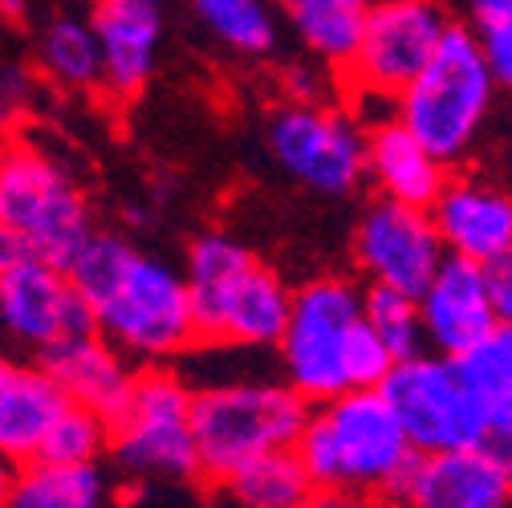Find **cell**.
Wrapping results in <instances>:
<instances>
[{
    "label": "cell",
    "instance_id": "1",
    "mask_svg": "<svg viewBox=\"0 0 512 508\" xmlns=\"http://www.w3.org/2000/svg\"><path fill=\"white\" fill-rule=\"evenodd\" d=\"M94 326L131 362H171L200 342L187 277L122 236L94 232L70 265Z\"/></svg>",
    "mask_w": 512,
    "mask_h": 508
},
{
    "label": "cell",
    "instance_id": "2",
    "mask_svg": "<svg viewBox=\"0 0 512 508\" xmlns=\"http://www.w3.org/2000/svg\"><path fill=\"white\" fill-rule=\"evenodd\" d=\"M322 500H403L407 476L419 460L407 427L378 387H354L313 403L297 439Z\"/></svg>",
    "mask_w": 512,
    "mask_h": 508
},
{
    "label": "cell",
    "instance_id": "3",
    "mask_svg": "<svg viewBox=\"0 0 512 508\" xmlns=\"http://www.w3.org/2000/svg\"><path fill=\"white\" fill-rule=\"evenodd\" d=\"M187 289L200 346H277L293 289L232 236H200L187 252Z\"/></svg>",
    "mask_w": 512,
    "mask_h": 508
},
{
    "label": "cell",
    "instance_id": "4",
    "mask_svg": "<svg viewBox=\"0 0 512 508\" xmlns=\"http://www.w3.org/2000/svg\"><path fill=\"white\" fill-rule=\"evenodd\" d=\"M313 403L273 378H236L196 391L191 423H196L200 476L224 484L232 472L256 456L297 448Z\"/></svg>",
    "mask_w": 512,
    "mask_h": 508
},
{
    "label": "cell",
    "instance_id": "5",
    "mask_svg": "<svg viewBox=\"0 0 512 508\" xmlns=\"http://www.w3.org/2000/svg\"><path fill=\"white\" fill-rule=\"evenodd\" d=\"M500 82L472 25H452L427 70L399 94V118L443 159L460 163L484 131Z\"/></svg>",
    "mask_w": 512,
    "mask_h": 508
},
{
    "label": "cell",
    "instance_id": "6",
    "mask_svg": "<svg viewBox=\"0 0 512 508\" xmlns=\"http://www.w3.org/2000/svg\"><path fill=\"white\" fill-rule=\"evenodd\" d=\"M191 407L196 391L163 362L135 370L131 395L110 415L114 464L139 480H196L200 448Z\"/></svg>",
    "mask_w": 512,
    "mask_h": 508
},
{
    "label": "cell",
    "instance_id": "7",
    "mask_svg": "<svg viewBox=\"0 0 512 508\" xmlns=\"http://www.w3.org/2000/svg\"><path fill=\"white\" fill-rule=\"evenodd\" d=\"M0 224L17 228L37 248V257L61 269H70L94 236L82 187L33 143L0 147Z\"/></svg>",
    "mask_w": 512,
    "mask_h": 508
},
{
    "label": "cell",
    "instance_id": "8",
    "mask_svg": "<svg viewBox=\"0 0 512 508\" xmlns=\"http://www.w3.org/2000/svg\"><path fill=\"white\" fill-rule=\"evenodd\" d=\"M366 317V293L346 277H317L293 293L281 334V374L309 403H326L346 383V350Z\"/></svg>",
    "mask_w": 512,
    "mask_h": 508
},
{
    "label": "cell",
    "instance_id": "9",
    "mask_svg": "<svg viewBox=\"0 0 512 508\" xmlns=\"http://www.w3.org/2000/svg\"><path fill=\"white\" fill-rule=\"evenodd\" d=\"M273 163L317 196H350L366 179V126L354 110L289 98L269 114Z\"/></svg>",
    "mask_w": 512,
    "mask_h": 508
},
{
    "label": "cell",
    "instance_id": "10",
    "mask_svg": "<svg viewBox=\"0 0 512 508\" xmlns=\"http://www.w3.org/2000/svg\"><path fill=\"white\" fill-rule=\"evenodd\" d=\"M378 391L395 407L419 456L447 452V448H472L488 427L456 358L435 354V350L399 358Z\"/></svg>",
    "mask_w": 512,
    "mask_h": 508
},
{
    "label": "cell",
    "instance_id": "11",
    "mask_svg": "<svg viewBox=\"0 0 512 508\" xmlns=\"http://www.w3.org/2000/svg\"><path fill=\"white\" fill-rule=\"evenodd\" d=\"M447 13L439 0H370L358 53L338 74L342 90H374L399 98L443 45Z\"/></svg>",
    "mask_w": 512,
    "mask_h": 508
},
{
    "label": "cell",
    "instance_id": "12",
    "mask_svg": "<svg viewBox=\"0 0 512 508\" xmlns=\"http://www.w3.org/2000/svg\"><path fill=\"white\" fill-rule=\"evenodd\" d=\"M443 261L447 244L431 208L378 196L354 228V265L370 285H391L419 297Z\"/></svg>",
    "mask_w": 512,
    "mask_h": 508
},
{
    "label": "cell",
    "instance_id": "13",
    "mask_svg": "<svg viewBox=\"0 0 512 508\" xmlns=\"http://www.w3.org/2000/svg\"><path fill=\"white\" fill-rule=\"evenodd\" d=\"M0 322L17 342L37 350L98 330L70 269H61L45 257H33L0 277Z\"/></svg>",
    "mask_w": 512,
    "mask_h": 508
},
{
    "label": "cell",
    "instance_id": "14",
    "mask_svg": "<svg viewBox=\"0 0 512 508\" xmlns=\"http://www.w3.org/2000/svg\"><path fill=\"white\" fill-rule=\"evenodd\" d=\"M419 309H423L427 350L447 358H460L500 326V313L488 289V269L468 257H452V252L431 277V285L419 293Z\"/></svg>",
    "mask_w": 512,
    "mask_h": 508
},
{
    "label": "cell",
    "instance_id": "15",
    "mask_svg": "<svg viewBox=\"0 0 512 508\" xmlns=\"http://www.w3.org/2000/svg\"><path fill=\"white\" fill-rule=\"evenodd\" d=\"M452 257L492 265L512 252V192L492 179L456 175L431 208Z\"/></svg>",
    "mask_w": 512,
    "mask_h": 508
},
{
    "label": "cell",
    "instance_id": "16",
    "mask_svg": "<svg viewBox=\"0 0 512 508\" xmlns=\"http://www.w3.org/2000/svg\"><path fill=\"white\" fill-rule=\"evenodd\" d=\"M90 25L102 45V86L118 98H135L159 61L163 5L159 0H94Z\"/></svg>",
    "mask_w": 512,
    "mask_h": 508
},
{
    "label": "cell",
    "instance_id": "17",
    "mask_svg": "<svg viewBox=\"0 0 512 508\" xmlns=\"http://www.w3.org/2000/svg\"><path fill=\"white\" fill-rule=\"evenodd\" d=\"M403 500L419 508H504L512 504V476L476 443L427 452L415 460Z\"/></svg>",
    "mask_w": 512,
    "mask_h": 508
},
{
    "label": "cell",
    "instance_id": "18",
    "mask_svg": "<svg viewBox=\"0 0 512 508\" xmlns=\"http://www.w3.org/2000/svg\"><path fill=\"white\" fill-rule=\"evenodd\" d=\"M447 167L452 163H443L399 114L366 126V179H374L378 196L435 208L447 179H452Z\"/></svg>",
    "mask_w": 512,
    "mask_h": 508
},
{
    "label": "cell",
    "instance_id": "19",
    "mask_svg": "<svg viewBox=\"0 0 512 508\" xmlns=\"http://www.w3.org/2000/svg\"><path fill=\"white\" fill-rule=\"evenodd\" d=\"M41 366L57 378L61 391H66L74 403L94 407L106 419L122 407V399L131 395V383H135L131 358H126L110 338H102L98 330L45 346Z\"/></svg>",
    "mask_w": 512,
    "mask_h": 508
},
{
    "label": "cell",
    "instance_id": "20",
    "mask_svg": "<svg viewBox=\"0 0 512 508\" xmlns=\"http://www.w3.org/2000/svg\"><path fill=\"white\" fill-rule=\"evenodd\" d=\"M70 407V395L45 366L0 362V452L13 464L41 456V443L57 415Z\"/></svg>",
    "mask_w": 512,
    "mask_h": 508
},
{
    "label": "cell",
    "instance_id": "21",
    "mask_svg": "<svg viewBox=\"0 0 512 508\" xmlns=\"http://www.w3.org/2000/svg\"><path fill=\"white\" fill-rule=\"evenodd\" d=\"M289 21L301 45L342 74L350 66V57L358 53L362 29H366V0H289Z\"/></svg>",
    "mask_w": 512,
    "mask_h": 508
},
{
    "label": "cell",
    "instance_id": "22",
    "mask_svg": "<svg viewBox=\"0 0 512 508\" xmlns=\"http://www.w3.org/2000/svg\"><path fill=\"white\" fill-rule=\"evenodd\" d=\"M220 488L244 508H305L313 500H322L309 468L297 456V448L256 456L252 464L232 472Z\"/></svg>",
    "mask_w": 512,
    "mask_h": 508
},
{
    "label": "cell",
    "instance_id": "23",
    "mask_svg": "<svg viewBox=\"0 0 512 508\" xmlns=\"http://www.w3.org/2000/svg\"><path fill=\"white\" fill-rule=\"evenodd\" d=\"M110 496L98 464L29 460L17 472V508H98Z\"/></svg>",
    "mask_w": 512,
    "mask_h": 508
},
{
    "label": "cell",
    "instance_id": "24",
    "mask_svg": "<svg viewBox=\"0 0 512 508\" xmlns=\"http://www.w3.org/2000/svg\"><path fill=\"white\" fill-rule=\"evenodd\" d=\"M37 70L57 86V90H94L102 86V45L90 21L57 17L37 45Z\"/></svg>",
    "mask_w": 512,
    "mask_h": 508
},
{
    "label": "cell",
    "instance_id": "25",
    "mask_svg": "<svg viewBox=\"0 0 512 508\" xmlns=\"http://www.w3.org/2000/svg\"><path fill=\"white\" fill-rule=\"evenodd\" d=\"M200 25L244 57H265L277 49V13L273 0H191Z\"/></svg>",
    "mask_w": 512,
    "mask_h": 508
},
{
    "label": "cell",
    "instance_id": "26",
    "mask_svg": "<svg viewBox=\"0 0 512 508\" xmlns=\"http://www.w3.org/2000/svg\"><path fill=\"white\" fill-rule=\"evenodd\" d=\"M456 366L488 423L512 415V322H500L488 338L464 350Z\"/></svg>",
    "mask_w": 512,
    "mask_h": 508
},
{
    "label": "cell",
    "instance_id": "27",
    "mask_svg": "<svg viewBox=\"0 0 512 508\" xmlns=\"http://www.w3.org/2000/svg\"><path fill=\"white\" fill-rule=\"evenodd\" d=\"M366 322L378 330V338L391 346L395 358H411L427 350V330H423V309L415 293L391 289V285H370L366 289Z\"/></svg>",
    "mask_w": 512,
    "mask_h": 508
},
{
    "label": "cell",
    "instance_id": "28",
    "mask_svg": "<svg viewBox=\"0 0 512 508\" xmlns=\"http://www.w3.org/2000/svg\"><path fill=\"white\" fill-rule=\"evenodd\" d=\"M110 448V419L94 407H82L70 399V407L49 427L37 460H61V464H94Z\"/></svg>",
    "mask_w": 512,
    "mask_h": 508
},
{
    "label": "cell",
    "instance_id": "29",
    "mask_svg": "<svg viewBox=\"0 0 512 508\" xmlns=\"http://www.w3.org/2000/svg\"><path fill=\"white\" fill-rule=\"evenodd\" d=\"M395 362H399V358L391 354V346L382 342L378 330L362 317V326L354 330L350 350H346V383H350V391H354V387H382Z\"/></svg>",
    "mask_w": 512,
    "mask_h": 508
},
{
    "label": "cell",
    "instance_id": "30",
    "mask_svg": "<svg viewBox=\"0 0 512 508\" xmlns=\"http://www.w3.org/2000/svg\"><path fill=\"white\" fill-rule=\"evenodd\" d=\"M480 33V45H484V57L500 82V90H512V21H500V25H488V29H476Z\"/></svg>",
    "mask_w": 512,
    "mask_h": 508
},
{
    "label": "cell",
    "instance_id": "31",
    "mask_svg": "<svg viewBox=\"0 0 512 508\" xmlns=\"http://www.w3.org/2000/svg\"><path fill=\"white\" fill-rule=\"evenodd\" d=\"M476 448H484L508 476H512V415H504V419H492L488 427H484V435H480V443Z\"/></svg>",
    "mask_w": 512,
    "mask_h": 508
},
{
    "label": "cell",
    "instance_id": "32",
    "mask_svg": "<svg viewBox=\"0 0 512 508\" xmlns=\"http://www.w3.org/2000/svg\"><path fill=\"white\" fill-rule=\"evenodd\" d=\"M484 269H488V289H492V305L500 313V322H512V252Z\"/></svg>",
    "mask_w": 512,
    "mask_h": 508
},
{
    "label": "cell",
    "instance_id": "33",
    "mask_svg": "<svg viewBox=\"0 0 512 508\" xmlns=\"http://www.w3.org/2000/svg\"><path fill=\"white\" fill-rule=\"evenodd\" d=\"M33 257H37V248H33L17 228L0 224V277L13 273V269L25 265V261H33Z\"/></svg>",
    "mask_w": 512,
    "mask_h": 508
},
{
    "label": "cell",
    "instance_id": "34",
    "mask_svg": "<svg viewBox=\"0 0 512 508\" xmlns=\"http://www.w3.org/2000/svg\"><path fill=\"white\" fill-rule=\"evenodd\" d=\"M29 106V82H25V74H0V126L5 122H13L21 110Z\"/></svg>",
    "mask_w": 512,
    "mask_h": 508
},
{
    "label": "cell",
    "instance_id": "35",
    "mask_svg": "<svg viewBox=\"0 0 512 508\" xmlns=\"http://www.w3.org/2000/svg\"><path fill=\"white\" fill-rule=\"evenodd\" d=\"M472 29H488L500 21H512V0H468Z\"/></svg>",
    "mask_w": 512,
    "mask_h": 508
},
{
    "label": "cell",
    "instance_id": "36",
    "mask_svg": "<svg viewBox=\"0 0 512 508\" xmlns=\"http://www.w3.org/2000/svg\"><path fill=\"white\" fill-rule=\"evenodd\" d=\"M317 90H322V78H317L313 70H305V66L289 70V98H305V102H317Z\"/></svg>",
    "mask_w": 512,
    "mask_h": 508
},
{
    "label": "cell",
    "instance_id": "37",
    "mask_svg": "<svg viewBox=\"0 0 512 508\" xmlns=\"http://www.w3.org/2000/svg\"><path fill=\"white\" fill-rule=\"evenodd\" d=\"M13 492H17V464L0 452V508L13 504Z\"/></svg>",
    "mask_w": 512,
    "mask_h": 508
},
{
    "label": "cell",
    "instance_id": "38",
    "mask_svg": "<svg viewBox=\"0 0 512 508\" xmlns=\"http://www.w3.org/2000/svg\"><path fill=\"white\" fill-rule=\"evenodd\" d=\"M273 5H289V0H273Z\"/></svg>",
    "mask_w": 512,
    "mask_h": 508
},
{
    "label": "cell",
    "instance_id": "39",
    "mask_svg": "<svg viewBox=\"0 0 512 508\" xmlns=\"http://www.w3.org/2000/svg\"><path fill=\"white\" fill-rule=\"evenodd\" d=\"M366 5H370V0H366Z\"/></svg>",
    "mask_w": 512,
    "mask_h": 508
}]
</instances>
